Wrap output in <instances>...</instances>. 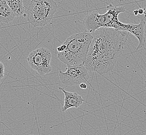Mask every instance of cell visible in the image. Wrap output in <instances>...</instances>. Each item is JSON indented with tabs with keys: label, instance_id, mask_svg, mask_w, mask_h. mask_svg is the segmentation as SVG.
I'll return each mask as SVG.
<instances>
[{
	"label": "cell",
	"instance_id": "1",
	"mask_svg": "<svg viewBox=\"0 0 146 135\" xmlns=\"http://www.w3.org/2000/svg\"><path fill=\"white\" fill-rule=\"evenodd\" d=\"M129 32L100 28L92 34L84 65L88 70L103 75L112 70L122 55Z\"/></svg>",
	"mask_w": 146,
	"mask_h": 135
},
{
	"label": "cell",
	"instance_id": "2",
	"mask_svg": "<svg viewBox=\"0 0 146 135\" xmlns=\"http://www.w3.org/2000/svg\"><path fill=\"white\" fill-rule=\"evenodd\" d=\"M92 39V34L87 31L68 37L56 48L58 58L67 65H84Z\"/></svg>",
	"mask_w": 146,
	"mask_h": 135
},
{
	"label": "cell",
	"instance_id": "3",
	"mask_svg": "<svg viewBox=\"0 0 146 135\" xmlns=\"http://www.w3.org/2000/svg\"><path fill=\"white\" fill-rule=\"evenodd\" d=\"M107 11L104 14H100L93 11L88 14L82 21V24L87 32L93 34L100 28H110L118 30L125 31L127 23H121L118 19L119 15L127 12L122 6H107Z\"/></svg>",
	"mask_w": 146,
	"mask_h": 135
},
{
	"label": "cell",
	"instance_id": "4",
	"mask_svg": "<svg viewBox=\"0 0 146 135\" xmlns=\"http://www.w3.org/2000/svg\"><path fill=\"white\" fill-rule=\"evenodd\" d=\"M57 8L54 0H31L27 9L28 20L35 27L45 26L53 18Z\"/></svg>",
	"mask_w": 146,
	"mask_h": 135
},
{
	"label": "cell",
	"instance_id": "5",
	"mask_svg": "<svg viewBox=\"0 0 146 135\" xmlns=\"http://www.w3.org/2000/svg\"><path fill=\"white\" fill-rule=\"evenodd\" d=\"M52 55L50 51L44 47L37 48L29 53L27 61L30 67L39 76L50 73L52 70L50 62Z\"/></svg>",
	"mask_w": 146,
	"mask_h": 135
},
{
	"label": "cell",
	"instance_id": "6",
	"mask_svg": "<svg viewBox=\"0 0 146 135\" xmlns=\"http://www.w3.org/2000/svg\"><path fill=\"white\" fill-rule=\"evenodd\" d=\"M88 71L84 65H67L65 72L59 71V78L62 84L67 86L78 85L88 82L90 78Z\"/></svg>",
	"mask_w": 146,
	"mask_h": 135
},
{
	"label": "cell",
	"instance_id": "7",
	"mask_svg": "<svg viewBox=\"0 0 146 135\" xmlns=\"http://www.w3.org/2000/svg\"><path fill=\"white\" fill-rule=\"evenodd\" d=\"M59 88L64 93L65 96L64 106L62 108V112H65L72 108H78L86 101L85 99L82 98V96L76 93L67 92L62 87H59Z\"/></svg>",
	"mask_w": 146,
	"mask_h": 135
},
{
	"label": "cell",
	"instance_id": "8",
	"mask_svg": "<svg viewBox=\"0 0 146 135\" xmlns=\"http://www.w3.org/2000/svg\"><path fill=\"white\" fill-rule=\"evenodd\" d=\"M145 21L143 19H141V22L138 24L127 23L125 31L134 35L139 41L136 50L142 48L146 43V39L145 37Z\"/></svg>",
	"mask_w": 146,
	"mask_h": 135
},
{
	"label": "cell",
	"instance_id": "9",
	"mask_svg": "<svg viewBox=\"0 0 146 135\" xmlns=\"http://www.w3.org/2000/svg\"><path fill=\"white\" fill-rule=\"evenodd\" d=\"M15 16L8 5L6 0H0V23H9L13 21Z\"/></svg>",
	"mask_w": 146,
	"mask_h": 135
},
{
	"label": "cell",
	"instance_id": "10",
	"mask_svg": "<svg viewBox=\"0 0 146 135\" xmlns=\"http://www.w3.org/2000/svg\"><path fill=\"white\" fill-rule=\"evenodd\" d=\"M15 17L25 16V7L23 0H6Z\"/></svg>",
	"mask_w": 146,
	"mask_h": 135
},
{
	"label": "cell",
	"instance_id": "11",
	"mask_svg": "<svg viewBox=\"0 0 146 135\" xmlns=\"http://www.w3.org/2000/svg\"><path fill=\"white\" fill-rule=\"evenodd\" d=\"M5 75V66L2 62L0 61V79H3Z\"/></svg>",
	"mask_w": 146,
	"mask_h": 135
},
{
	"label": "cell",
	"instance_id": "12",
	"mask_svg": "<svg viewBox=\"0 0 146 135\" xmlns=\"http://www.w3.org/2000/svg\"><path fill=\"white\" fill-rule=\"evenodd\" d=\"M79 86L82 89H86L87 88V85L86 84V83H82L80 84L79 85Z\"/></svg>",
	"mask_w": 146,
	"mask_h": 135
},
{
	"label": "cell",
	"instance_id": "13",
	"mask_svg": "<svg viewBox=\"0 0 146 135\" xmlns=\"http://www.w3.org/2000/svg\"><path fill=\"white\" fill-rule=\"evenodd\" d=\"M138 11V13H139V14L143 15V13H144L145 9H142V8H140V9H139Z\"/></svg>",
	"mask_w": 146,
	"mask_h": 135
},
{
	"label": "cell",
	"instance_id": "14",
	"mask_svg": "<svg viewBox=\"0 0 146 135\" xmlns=\"http://www.w3.org/2000/svg\"><path fill=\"white\" fill-rule=\"evenodd\" d=\"M134 14L135 16H137L139 14V13H138V10H134Z\"/></svg>",
	"mask_w": 146,
	"mask_h": 135
},
{
	"label": "cell",
	"instance_id": "15",
	"mask_svg": "<svg viewBox=\"0 0 146 135\" xmlns=\"http://www.w3.org/2000/svg\"><path fill=\"white\" fill-rule=\"evenodd\" d=\"M145 9V11H144V13H143V14H144V15L145 16H146V9Z\"/></svg>",
	"mask_w": 146,
	"mask_h": 135
},
{
	"label": "cell",
	"instance_id": "16",
	"mask_svg": "<svg viewBox=\"0 0 146 135\" xmlns=\"http://www.w3.org/2000/svg\"></svg>",
	"mask_w": 146,
	"mask_h": 135
},
{
	"label": "cell",
	"instance_id": "17",
	"mask_svg": "<svg viewBox=\"0 0 146 135\" xmlns=\"http://www.w3.org/2000/svg\"><path fill=\"white\" fill-rule=\"evenodd\" d=\"M1 81H0V84H1Z\"/></svg>",
	"mask_w": 146,
	"mask_h": 135
}]
</instances>
